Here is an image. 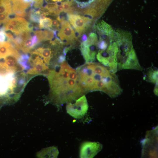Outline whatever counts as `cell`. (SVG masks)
<instances>
[{
	"label": "cell",
	"instance_id": "44dd1931",
	"mask_svg": "<svg viewBox=\"0 0 158 158\" xmlns=\"http://www.w3.org/2000/svg\"><path fill=\"white\" fill-rule=\"evenodd\" d=\"M50 0L53 1H54V2H61V1L64 0ZM66 0L68 1L70 0Z\"/></svg>",
	"mask_w": 158,
	"mask_h": 158
},
{
	"label": "cell",
	"instance_id": "3957f363",
	"mask_svg": "<svg viewBox=\"0 0 158 158\" xmlns=\"http://www.w3.org/2000/svg\"><path fill=\"white\" fill-rule=\"evenodd\" d=\"M88 109V105L85 95L76 100L75 103H68L66 106L67 113L72 117L80 118L86 114Z\"/></svg>",
	"mask_w": 158,
	"mask_h": 158
},
{
	"label": "cell",
	"instance_id": "9a60e30c",
	"mask_svg": "<svg viewBox=\"0 0 158 158\" xmlns=\"http://www.w3.org/2000/svg\"><path fill=\"white\" fill-rule=\"evenodd\" d=\"M9 14L7 13H0V23H6L10 19L8 17Z\"/></svg>",
	"mask_w": 158,
	"mask_h": 158
},
{
	"label": "cell",
	"instance_id": "6da1fadb",
	"mask_svg": "<svg viewBox=\"0 0 158 158\" xmlns=\"http://www.w3.org/2000/svg\"><path fill=\"white\" fill-rule=\"evenodd\" d=\"M50 71L48 79L51 93L55 103L61 105L71 102L83 95L85 90L80 84L76 71L65 61Z\"/></svg>",
	"mask_w": 158,
	"mask_h": 158
},
{
	"label": "cell",
	"instance_id": "5b68a950",
	"mask_svg": "<svg viewBox=\"0 0 158 158\" xmlns=\"http://www.w3.org/2000/svg\"><path fill=\"white\" fill-rule=\"evenodd\" d=\"M61 25L58 36L62 44H70L77 40L74 31L68 21H66Z\"/></svg>",
	"mask_w": 158,
	"mask_h": 158
},
{
	"label": "cell",
	"instance_id": "52a82bcc",
	"mask_svg": "<svg viewBox=\"0 0 158 158\" xmlns=\"http://www.w3.org/2000/svg\"><path fill=\"white\" fill-rule=\"evenodd\" d=\"M68 19L79 36L87 29L86 24L82 16L75 14H68Z\"/></svg>",
	"mask_w": 158,
	"mask_h": 158
},
{
	"label": "cell",
	"instance_id": "2e32d148",
	"mask_svg": "<svg viewBox=\"0 0 158 158\" xmlns=\"http://www.w3.org/2000/svg\"><path fill=\"white\" fill-rule=\"evenodd\" d=\"M6 37L4 26H2L0 28V42H4L5 41Z\"/></svg>",
	"mask_w": 158,
	"mask_h": 158
},
{
	"label": "cell",
	"instance_id": "8fae6325",
	"mask_svg": "<svg viewBox=\"0 0 158 158\" xmlns=\"http://www.w3.org/2000/svg\"><path fill=\"white\" fill-rule=\"evenodd\" d=\"M42 153L43 157L54 158H57L59 153L57 148L54 146L45 148Z\"/></svg>",
	"mask_w": 158,
	"mask_h": 158
},
{
	"label": "cell",
	"instance_id": "9c48e42d",
	"mask_svg": "<svg viewBox=\"0 0 158 158\" xmlns=\"http://www.w3.org/2000/svg\"><path fill=\"white\" fill-rule=\"evenodd\" d=\"M145 80L153 83H158V70L154 68H150L144 77Z\"/></svg>",
	"mask_w": 158,
	"mask_h": 158
},
{
	"label": "cell",
	"instance_id": "7402d4cb",
	"mask_svg": "<svg viewBox=\"0 0 158 158\" xmlns=\"http://www.w3.org/2000/svg\"><path fill=\"white\" fill-rule=\"evenodd\" d=\"M24 2H29L30 4L32 2V0H23Z\"/></svg>",
	"mask_w": 158,
	"mask_h": 158
},
{
	"label": "cell",
	"instance_id": "cb8c5ba5",
	"mask_svg": "<svg viewBox=\"0 0 158 158\" xmlns=\"http://www.w3.org/2000/svg\"><path fill=\"white\" fill-rule=\"evenodd\" d=\"M1 24H2V23H0V25H1Z\"/></svg>",
	"mask_w": 158,
	"mask_h": 158
},
{
	"label": "cell",
	"instance_id": "277c9868",
	"mask_svg": "<svg viewBox=\"0 0 158 158\" xmlns=\"http://www.w3.org/2000/svg\"><path fill=\"white\" fill-rule=\"evenodd\" d=\"M98 44V42L90 37L81 43L80 50L86 62H92L95 59Z\"/></svg>",
	"mask_w": 158,
	"mask_h": 158
},
{
	"label": "cell",
	"instance_id": "d6986e66",
	"mask_svg": "<svg viewBox=\"0 0 158 158\" xmlns=\"http://www.w3.org/2000/svg\"><path fill=\"white\" fill-rule=\"evenodd\" d=\"M65 55L64 54L61 55L58 58V62L59 63H61L65 61Z\"/></svg>",
	"mask_w": 158,
	"mask_h": 158
},
{
	"label": "cell",
	"instance_id": "8992f818",
	"mask_svg": "<svg viewBox=\"0 0 158 158\" xmlns=\"http://www.w3.org/2000/svg\"><path fill=\"white\" fill-rule=\"evenodd\" d=\"M102 146L99 143L85 141L80 146V157L81 158H92L102 149Z\"/></svg>",
	"mask_w": 158,
	"mask_h": 158
},
{
	"label": "cell",
	"instance_id": "7a4b0ae2",
	"mask_svg": "<svg viewBox=\"0 0 158 158\" xmlns=\"http://www.w3.org/2000/svg\"><path fill=\"white\" fill-rule=\"evenodd\" d=\"M76 71L85 91L99 90L112 96L121 92L117 76L99 63L86 62L77 68Z\"/></svg>",
	"mask_w": 158,
	"mask_h": 158
},
{
	"label": "cell",
	"instance_id": "ffe728a7",
	"mask_svg": "<svg viewBox=\"0 0 158 158\" xmlns=\"http://www.w3.org/2000/svg\"><path fill=\"white\" fill-rule=\"evenodd\" d=\"M87 37L85 34H83L81 37V40L82 42L85 41L87 39Z\"/></svg>",
	"mask_w": 158,
	"mask_h": 158
},
{
	"label": "cell",
	"instance_id": "e0dca14e",
	"mask_svg": "<svg viewBox=\"0 0 158 158\" xmlns=\"http://www.w3.org/2000/svg\"><path fill=\"white\" fill-rule=\"evenodd\" d=\"M31 39L33 47L40 42L38 37L35 35H34Z\"/></svg>",
	"mask_w": 158,
	"mask_h": 158
},
{
	"label": "cell",
	"instance_id": "ac0fdd59",
	"mask_svg": "<svg viewBox=\"0 0 158 158\" xmlns=\"http://www.w3.org/2000/svg\"><path fill=\"white\" fill-rule=\"evenodd\" d=\"M54 27L57 29H59L60 26V24L56 20H52V26Z\"/></svg>",
	"mask_w": 158,
	"mask_h": 158
},
{
	"label": "cell",
	"instance_id": "603a6c76",
	"mask_svg": "<svg viewBox=\"0 0 158 158\" xmlns=\"http://www.w3.org/2000/svg\"><path fill=\"white\" fill-rule=\"evenodd\" d=\"M7 0V1H11V0Z\"/></svg>",
	"mask_w": 158,
	"mask_h": 158
},
{
	"label": "cell",
	"instance_id": "d4e9b609",
	"mask_svg": "<svg viewBox=\"0 0 158 158\" xmlns=\"http://www.w3.org/2000/svg\"><path fill=\"white\" fill-rule=\"evenodd\" d=\"M0 108H1V107H0Z\"/></svg>",
	"mask_w": 158,
	"mask_h": 158
},
{
	"label": "cell",
	"instance_id": "4fadbf2b",
	"mask_svg": "<svg viewBox=\"0 0 158 158\" xmlns=\"http://www.w3.org/2000/svg\"><path fill=\"white\" fill-rule=\"evenodd\" d=\"M44 40H51L55 37L54 30L49 28L43 30Z\"/></svg>",
	"mask_w": 158,
	"mask_h": 158
},
{
	"label": "cell",
	"instance_id": "5bb4252c",
	"mask_svg": "<svg viewBox=\"0 0 158 158\" xmlns=\"http://www.w3.org/2000/svg\"><path fill=\"white\" fill-rule=\"evenodd\" d=\"M40 15L36 13L35 10L32 8L31 13L30 16V21L39 23L40 20Z\"/></svg>",
	"mask_w": 158,
	"mask_h": 158
},
{
	"label": "cell",
	"instance_id": "30bf717a",
	"mask_svg": "<svg viewBox=\"0 0 158 158\" xmlns=\"http://www.w3.org/2000/svg\"><path fill=\"white\" fill-rule=\"evenodd\" d=\"M12 13L11 2L6 0H0V13H7L9 15Z\"/></svg>",
	"mask_w": 158,
	"mask_h": 158
},
{
	"label": "cell",
	"instance_id": "7c38bea8",
	"mask_svg": "<svg viewBox=\"0 0 158 158\" xmlns=\"http://www.w3.org/2000/svg\"><path fill=\"white\" fill-rule=\"evenodd\" d=\"M52 20L49 18H45L40 19L39 27L40 29H48L52 27Z\"/></svg>",
	"mask_w": 158,
	"mask_h": 158
},
{
	"label": "cell",
	"instance_id": "ba28073f",
	"mask_svg": "<svg viewBox=\"0 0 158 158\" xmlns=\"http://www.w3.org/2000/svg\"><path fill=\"white\" fill-rule=\"evenodd\" d=\"M32 54L40 56L43 58L44 61L48 65L49 64L52 56L51 50L49 48L40 47L33 51Z\"/></svg>",
	"mask_w": 158,
	"mask_h": 158
}]
</instances>
